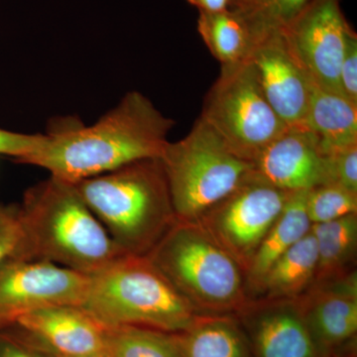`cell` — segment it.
I'll list each match as a JSON object with an SVG mask.
<instances>
[{
  "mask_svg": "<svg viewBox=\"0 0 357 357\" xmlns=\"http://www.w3.org/2000/svg\"><path fill=\"white\" fill-rule=\"evenodd\" d=\"M173 126L146 96L133 91L93 126H63L44 134L23 163L74 184L139 160L160 158Z\"/></svg>",
  "mask_w": 357,
  "mask_h": 357,
  "instance_id": "6da1fadb",
  "label": "cell"
},
{
  "mask_svg": "<svg viewBox=\"0 0 357 357\" xmlns=\"http://www.w3.org/2000/svg\"><path fill=\"white\" fill-rule=\"evenodd\" d=\"M18 206L25 261L51 263L89 276L126 255L72 183L50 176L28 189Z\"/></svg>",
  "mask_w": 357,
  "mask_h": 357,
  "instance_id": "7a4b0ae2",
  "label": "cell"
},
{
  "mask_svg": "<svg viewBox=\"0 0 357 357\" xmlns=\"http://www.w3.org/2000/svg\"><path fill=\"white\" fill-rule=\"evenodd\" d=\"M73 185L124 255L146 256L177 222L160 158Z\"/></svg>",
  "mask_w": 357,
  "mask_h": 357,
  "instance_id": "3957f363",
  "label": "cell"
},
{
  "mask_svg": "<svg viewBox=\"0 0 357 357\" xmlns=\"http://www.w3.org/2000/svg\"><path fill=\"white\" fill-rule=\"evenodd\" d=\"M146 256L202 316H236L250 300L243 268L199 222L177 220Z\"/></svg>",
  "mask_w": 357,
  "mask_h": 357,
  "instance_id": "277c9868",
  "label": "cell"
},
{
  "mask_svg": "<svg viewBox=\"0 0 357 357\" xmlns=\"http://www.w3.org/2000/svg\"><path fill=\"white\" fill-rule=\"evenodd\" d=\"M82 309L105 326H135L181 333L202 314L147 256L124 255L89 275Z\"/></svg>",
  "mask_w": 357,
  "mask_h": 357,
  "instance_id": "5b68a950",
  "label": "cell"
},
{
  "mask_svg": "<svg viewBox=\"0 0 357 357\" xmlns=\"http://www.w3.org/2000/svg\"><path fill=\"white\" fill-rule=\"evenodd\" d=\"M160 161L176 218L184 222H198L255 172L201 119L183 139L167 143Z\"/></svg>",
  "mask_w": 357,
  "mask_h": 357,
  "instance_id": "8992f818",
  "label": "cell"
},
{
  "mask_svg": "<svg viewBox=\"0 0 357 357\" xmlns=\"http://www.w3.org/2000/svg\"><path fill=\"white\" fill-rule=\"evenodd\" d=\"M199 119L232 153L251 163L287 128L268 102L248 60L222 66Z\"/></svg>",
  "mask_w": 357,
  "mask_h": 357,
  "instance_id": "52a82bcc",
  "label": "cell"
},
{
  "mask_svg": "<svg viewBox=\"0 0 357 357\" xmlns=\"http://www.w3.org/2000/svg\"><path fill=\"white\" fill-rule=\"evenodd\" d=\"M291 194L269 184L255 172L206 211L198 222L245 274Z\"/></svg>",
  "mask_w": 357,
  "mask_h": 357,
  "instance_id": "ba28073f",
  "label": "cell"
},
{
  "mask_svg": "<svg viewBox=\"0 0 357 357\" xmlns=\"http://www.w3.org/2000/svg\"><path fill=\"white\" fill-rule=\"evenodd\" d=\"M280 28L312 84L342 93L340 68L352 29L340 10V0H310L289 24Z\"/></svg>",
  "mask_w": 357,
  "mask_h": 357,
  "instance_id": "9c48e42d",
  "label": "cell"
},
{
  "mask_svg": "<svg viewBox=\"0 0 357 357\" xmlns=\"http://www.w3.org/2000/svg\"><path fill=\"white\" fill-rule=\"evenodd\" d=\"M248 58L265 98L287 126H304L312 84L280 27L252 26Z\"/></svg>",
  "mask_w": 357,
  "mask_h": 357,
  "instance_id": "30bf717a",
  "label": "cell"
},
{
  "mask_svg": "<svg viewBox=\"0 0 357 357\" xmlns=\"http://www.w3.org/2000/svg\"><path fill=\"white\" fill-rule=\"evenodd\" d=\"M89 276L47 262L13 259L0 264V328L49 305L81 307Z\"/></svg>",
  "mask_w": 357,
  "mask_h": 357,
  "instance_id": "8fae6325",
  "label": "cell"
},
{
  "mask_svg": "<svg viewBox=\"0 0 357 357\" xmlns=\"http://www.w3.org/2000/svg\"><path fill=\"white\" fill-rule=\"evenodd\" d=\"M33 349L58 357H77L105 351V326L81 307L49 305L24 312L4 328Z\"/></svg>",
  "mask_w": 357,
  "mask_h": 357,
  "instance_id": "7c38bea8",
  "label": "cell"
},
{
  "mask_svg": "<svg viewBox=\"0 0 357 357\" xmlns=\"http://www.w3.org/2000/svg\"><path fill=\"white\" fill-rule=\"evenodd\" d=\"M234 317L252 357H324L297 299H250Z\"/></svg>",
  "mask_w": 357,
  "mask_h": 357,
  "instance_id": "4fadbf2b",
  "label": "cell"
},
{
  "mask_svg": "<svg viewBox=\"0 0 357 357\" xmlns=\"http://www.w3.org/2000/svg\"><path fill=\"white\" fill-rule=\"evenodd\" d=\"M255 172L286 192L328 184L325 156L317 136L305 126H287L253 161Z\"/></svg>",
  "mask_w": 357,
  "mask_h": 357,
  "instance_id": "5bb4252c",
  "label": "cell"
},
{
  "mask_svg": "<svg viewBox=\"0 0 357 357\" xmlns=\"http://www.w3.org/2000/svg\"><path fill=\"white\" fill-rule=\"evenodd\" d=\"M297 300L324 357H332L356 337V272L337 280L314 284Z\"/></svg>",
  "mask_w": 357,
  "mask_h": 357,
  "instance_id": "9a60e30c",
  "label": "cell"
},
{
  "mask_svg": "<svg viewBox=\"0 0 357 357\" xmlns=\"http://www.w3.org/2000/svg\"><path fill=\"white\" fill-rule=\"evenodd\" d=\"M306 192L291 194L280 215L256 251L245 273L249 299H252L272 265L311 231L312 223L306 210Z\"/></svg>",
  "mask_w": 357,
  "mask_h": 357,
  "instance_id": "2e32d148",
  "label": "cell"
},
{
  "mask_svg": "<svg viewBox=\"0 0 357 357\" xmlns=\"http://www.w3.org/2000/svg\"><path fill=\"white\" fill-rule=\"evenodd\" d=\"M304 126L317 136L323 153L357 144V105L314 86Z\"/></svg>",
  "mask_w": 357,
  "mask_h": 357,
  "instance_id": "e0dca14e",
  "label": "cell"
},
{
  "mask_svg": "<svg viewBox=\"0 0 357 357\" xmlns=\"http://www.w3.org/2000/svg\"><path fill=\"white\" fill-rule=\"evenodd\" d=\"M317 267L316 241L310 231L272 265L252 299H298L314 285Z\"/></svg>",
  "mask_w": 357,
  "mask_h": 357,
  "instance_id": "ac0fdd59",
  "label": "cell"
},
{
  "mask_svg": "<svg viewBox=\"0 0 357 357\" xmlns=\"http://www.w3.org/2000/svg\"><path fill=\"white\" fill-rule=\"evenodd\" d=\"M178 337L183 357H252L234 316H199Z\"/></svg>",
  "mask_w": 357,
  "mask_h": 357,
  "instance_id": "d6986e66",
  "label": "cell"
},
{
  "mask_svg": "<svg viewBox=\"0 0 357 357\" xmlns=\"http://www.w3.org/2000/svg\"><path fill=\"white\" fill-rule=\"evenodd\" d=\"M318 252L314 283L344 278L356 272L357 213L312 225Z\"/></svg>",
  "mask_w": 357,
  "mask_h": 357,
  "instance_id": "ffe728a7",
  "label": "cell"
},
{
  "mask_svg": "<svg viewBox=\"0 0 357 357\" xmlns=\"http://www.w3.org/2000/svg\"><path fill=\"white\" fill-rule=\"evenodd\" d=\"M198 30L211 55L222 66L248 60L255 31L241 11L229 8L220 13H199Z\"/></svg>",
  "mask_w": 357,
  "mask_h": 357,
  "instance_id": "44dd1931",
  "label": "cell"
},
{
  "mask_svg": "<svg viewBox=\"0 0 357 357\" xmlns=\"http://www.w3.org/2000/svg\"><path fill=\"white\" fill-rule=\"evenodd\" d=\"M105 351L110 357H183L178 333L144 326H105Z\"/></svg>",
  "mask_w": 357,
  "mask_h": 357,
  "instance_id": "7402d4cb",
  "label": "cell"
},
{
  "mask_svg": "<svg viewBox=\"0 0 357 357\" xmlns=\"http://www.w3.org/2000/svg\"><path fill=\"white\" fill-rule=\"evenodd\" d=\"M306 210L312 225L333 222L357 213V194L335 184L317 185L306 192Z\"/></svg>",
  "mask_w": 357,
  "mask_h": 357,
  "instance_id": "603a6c76",
  "label": "cell"
},
{
  "mask_svg": "<svg viewBox=\"0 0 357 357\" xmlns=\"http://www.w3.org/2000/svg\"><path fill=\"white\" fill-rule=\"evenodd\" d=\"M328 184H335L357 194V144L324 153Z\"/></svg>",
  "mask_w": 357,
  "mask_h": 357,
  "instance_id": "cb8c5ba5",
  "label": "cell"
},
{
  "mask_svg": "<svg viewBox=\"0 0 357 357\" xmlns=\"http://www.w3.org/2000/svg\"><path fill=\"white\" fill-rule=\"evenodd\" d=\"M23 231L20 206L0 203V264L22 259Z\"/></svg>",
  "mask_w": 357,
  "mask_h": 357,
  "instance_id": "d4e9b609",
  "label": "cell"
},
{
  "mask_svg": "<svg viewBox=\"0 0 357 357\" xmlns=\"http://www.w3.org/2000/svg\"><path fill=\"white\" fill-rule=\"evenodd\" d=\"M310 0H264L256 13L246 16L253 26L284 27L306 7Z\"/></svg>",
  "mask_w": 357,
  "mask_h": 357,
  "instance_id": "484cf974",
  "label": "cell"
},
{
  "mask_svg": "<svg viewBox=\"0 0 357 357\" xmlns=\"http://www.w3.org/2000/svg\"><path fill=\"white\" fill-rule=\"evenodd\" d=\"M338 79L342 95L357 105V36L354 30L345 45Z\"/></svg>",
  "mask_w": 357,
  "mask_h": 357,
  "instance_id": "4316f807",
  "label": "cell"
},
{
  "mask_svg": "<svg viewBox=\"0 0 357 357\" xmlns=\"http://www.w3.org/2000/svg\"><path fill=\"white\" fill-rule=\"evenodd\" d=\"M44 134H21L0 129V154L22 163L40 146Z\"/></svg>",
  "mask_w": 357,
  "mask_h": 357,
  "instance_id": "83f0119b",
  "label": "cell"
},
{
  "mask_svg": "<svg viewBox=\"0 0 357 357\" xmlns=\"http://www.w3.org/2000/svg\"><path fill=\"white\" fill-rule=\"evenodd\" d=\"M0 357H49L46 352L33 349L9 333L0 332Z\"/></svg>",
  "mask_w": 357,
  "mask_h": 357,
  "instance_id": "f1b7e54d",
  "label": "cell"
},
{
  "mask_svg": "<svg viewBox=\"0 0 357 357\" xmlns=\"http://www.w3.org/2000/svg\"><path fill=\"white\" fill-rule=\"evenodd\" d=\"M199 13H220L231 8L232 0H187Z\"/></svg>",
  "mask_w": 357,
  "mask_h": 357,
  "instance_id": "f546056e",
  "label": "cell"
},
{
  "mask_svg": "<svg viewBox=\"0 0 357 357\" xmlns=\"http://www.w3.org/2000/svg\"><path fill=\"white\" fill-rule=\"evenodd\" d=\"M263 2L264 0H232L231 8L248 16L256 13L261 7Z\"/></svg>",
  "mask_w": 357,
  "mask_h": 357,
  "instance_id": "4dcf8cb0",
  "label": "cell"
},
{
  "mask_svg": "<svg viewBox=\"0 0 357 357\" xmlns=\"http://www.w3.org/2000/svg\"><path fill=\"white\" fill-rule=\"evenodd\" d=\"M48 354V352H47ZM52 357H58L56 356H53V354H49ZM77 357H110L109 354L105 352V351H100V352H95V354H86V356H77Z\"/></svg>",
  "mask_w": 357,
  "mask_h": 357,
  "instance_id": "1f68e13d",
  "label": "cell"
},
{
  "mask_svg": "<svg viewBox=\"0 0 357 357\" xmlns=\"http://www.w3.org/2000/svg\"><path fill=\"white\" fill-rule=\"evenodd\" d=\"M49 356L52 357V356H50V354H49Z\"/></svg>",
  "mask_w": 357,
  "mask_h": 357,
  "instance_id": "d6a6232c",
  "label": "cell"
}]
</instances>
